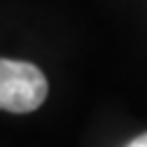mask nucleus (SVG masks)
<instances>
[{
  "label": "nucleus",
  "instance_id": "obj_2",
  "mask_svg": "<svg viewBox=\"0 0 147 147\" xmlns=\"http://www.w3.org/2000/svg\"><path fill=\"white\" fill-rule=\"evenodd\" d=\"M126 147H147V133H142V136H138V138H133V140L128 142Z\"/></svg>",
  "mask_w": 147,
  "mask_h": 147
},
{
  "label": "nucleus",
  "instance_id": "obj_1",
  "mask_svg": "<svg viewBox=\"0 0 147 147\" xmlns=\"http://www.w3.org/2000/svg\"><path fill=\"white\" fill-rule=\"evenodd\" d=\"M47 77L28 61L0 59V110L24 115L38 110L47 98Z\"/></svg>",
  "mask_w": 147,
  "mask_h": 147
}]
</instances>
